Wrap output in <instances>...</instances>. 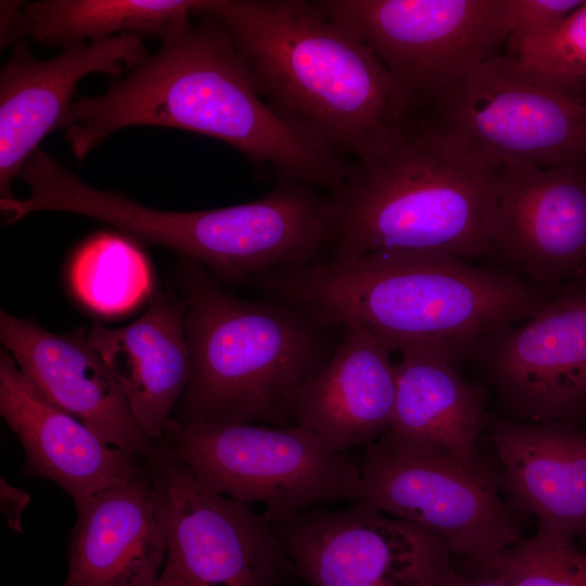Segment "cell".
Listing matches in <instances>:
<instances>
[{
    "label": "cell",
    "instance_id": "1",
    "mask_svg": "<svg viewBox=\"0 0 586 586\" xmlns=\"http://www.w3.org/2000/svg\"><path fill=\"white\" fill-rule=\"evenodd\" d=\"M195 16L170 24L158 51L103 93L75 100L65 139L76 160L123 128L169 127L219 139L276 180L339 189L352 162L282 122L225 27Z\"/></svg>",
    "mask_w": 586,
    "mask_h": 586
},
{
    "label": "cell",
    "instance_id": "2",
    "mask_svg": "<svg viewBox=\"0 0 586 586\" xmlns=\"http://www.w3.org/2000/svg\"><path fill=\"white\" fill-rule=\"evenodd\" d=\"M256 281L324 324L356 322L391 353L423 352L455 367L471 360L486 335L535 315L552 295L512 271L438 252L282 266Z\"/></svg>",
    "mask_w": 586,
    "mask_h": 586
},
{
    "label": "cell",
    "instance_id": "3",
    "mask_svg": "<svg viewBox=\"0 0 586 586\" xmlns=\"http://www.w3.org/2000/svg\"><path fill=\"white\" fill-rule=\"evenodd\" d=\"M228 31L260 95L286 125L355 163L411 117L392 74L321 0H199Z\"/></svg>",
    "mask_w": 586,
    "mask_h": 586
},
{
    "label": "cell",
    "instance_id": "4",
    "mask_svg": "<svg viewBox=\"0 0 586 586\" xmlns=\"http://www.w3.org/2000/svg\"><path fill=\"white\" fill-rule=\"evenodd\" d=\"M502 162L413 114L391 145L353 163L330 192L326 260L387 251L494 256Z\"/></svg>",
    "mask_w": 586,
    "mask_h": 586
},
{
    "label": "cell",
    "instance_id": "5",
    "mask_svg": "<svg viewBox=\"0 0 586 586\" xmlns=\"http://www.w3.org/2000/svg\"><path fill=\"white\" fill-rule=\"evenodd\" d=\"M175 277L192 377L170 419L293 424L297 396L334 351L339 328L284 302L238 297L189 258L179 257Z\"/></svg>",
    "mask_w": 586,
    "mask_h": 586
},
{
    "label": "cell",
    "instance_id": "6",
    "mask_svg": "<svg viewBox=\"0 0 586 586\" xmlns=\"http://www.w3.org/2000/svg\"><path fill=\"white\" fill-rule=\"evenodd\" d=\"M41 212L103 221L126 235L162 245L204 266L220 281L240 282L272 268L307 266L327 258L332 238L329 194L277 179L263 198L206 211H164L86 183L61 163L42 174Z\"/></svg>",
    "mask_w": 586,
    "mask_h": 586
},
{
    "label": "cell",
    "instance_id": "7",
    "mask_svg": "<svg viewBox=\"0 0 586 586\" xmlns=\"http://www.w3.org/2000/svg\"><path fill=\"white\" fill-rule=\"evenodd\" d=\"M162 440L209 491L280 523L326 504L359 502L358 460L297 425L181 423L168 419Z\"/></svg>",
    "mask_w": 586,
    "mask_h": 586
},
{
    "label": "cell",
    "instance_id": "8",
    "mask_svg": "<svg viewBox=\"0 0 586 586\" xmlns=\"http://www.w3.org/2000/svg\"><path fill=\"white\" fill-rule=\"evenodd\" d=\"M358 462L362 502L428 533L480 571L522 538L487 467L388 431L364 447Z\"/></svg>",
    "mask_w": 586,
    "mask_h": 586
},
{
    "label": "cell",
    "instance_id": "9",
    "mask_svg": "<svg viewBox=\"0 0 586 586\" xmlns=\"http://www.w3.org/2000/svg\"><path fill=\"white\" fill-rule=\"evenodd\" d=\"M416 114L500 160L586 168V88L553 84L506 54L483 63Z\"/></svg>",
    "mask_w": 586,
    "mask_h": 586
},
{
    "label": "cell",
    "instance_id": "10",
    "mask_svg": "<svg viewBox=\"0 0 586 586\" xmlns=\"http://www.w3.org/2000/svg\"><path fill=\"white\" fill-rule=\"evenodd\" d=\"M379 58L412 113L499 56L509 0H321Z\"/></svg>",
    "mask_w": 586,
    "mask_h": 586
},
{
    "label": "cell",
    "instance_id": "11",
    "mask_svg": "<svg viewBox=\"0 0 586 586\" xmlns=\"http://www.w3.org/2000/svg\"><path fill=\"white\" fill-rule=\"evenodd\" d=\"M142 458L166 563L186 586H276L296 575L262 513L206 488L162 438Z\"/></svg>",
    "mask_w": 586,
    "mask_h": 586
},
{
    "label": "cell",
    "instance_id": "12",
    "mask_svg": "<svg viewBox=\"0 0 586 586\" xmlns=\"http://www.w3.org/2000/svg\"><path fill=\"white\" fill-rule=\"evenodd\" d=\"M471 360L512 416L527 422L583 417L586 276L563 285L530 318L486 335Z\"/></svg>",
    "mask_w": 586,
    "mask_h": 586
},
{
    "label": "cell",
    "instance_id": "13",
    "mask_svg": "<svg viewBox=\"0 0 586 586\" xmlns=\"http://www.w3.org/2000/svg\"><path fill=\"white\" fill-rule=\"evenodd\" d=\"M272 526L309 586H428L450 565L434 537L362 501L316 507Z\"/></svg>",
    "mask_w": 586,
    "mask_h": 586
},
{
    "label": "cell",
    "instance_id": "14",
    "mask_svg": "<svg viewBox=\"0 0 586 586\" xmlns=\"http://www.w3.org/2000/svg\"><path fill=\"white\" fill-rule=\"evenodd\" d=\"M494 255L549 292L586 276V168L504 158Z\"/></svg>",
    "mask_w": 586,
    "mask_h": 586
},
{
    "label": "cell",
    "instance_id": "15",
    "mask_svg": "<svg viewBox=\"0 0 586 586\" xmlns=\"http://www.w3.org/2000/svg\"><path fill=\"white\" fill-rule=\"evenodd\" d=\"M148 56L139 34L126 33L67 46L48 60L18 41L0 71V199H13L12 182L44 137L73 120L79 81L102 73L122 77Z\"/></svg>",
    "mask_w": 586,
    "mask_h": 586
},
{
    "label": "cell",
    "instance_id": "16",
    "mask_svg": "<svg viewBox=\"0 0 586 586\" xmlns=\"http://www.w3.org/2000/svg\"><path fill=\"white\" fill-rule=\"evenodd\" d=\"M0 340L33 386L109 445L144 455L151 441L137 423L124 391L81 327L46 330L30 318L0 311Z\"/></svg>",
    "mask_w": 586,
    "mask_h": 586
},
{
    "label": "cell",
    "instance_id": "17",
    "mask_svg": "<svg viewBox=\"0 0 586 586\" xmlns=\"http://www.w3.org/2000/svg\"><path fill=\"white\" fill-rule=\"evenodd\" d=\"M0 415L23 447L22 474L56 483L73 501L143 469L142 455L106 444L43 398L5 349L0 352Z\"/></svg>",
    "mask_w": 586,
    "mask_h": 586
},
{
    "label": "cell",
    "instance_id": "18",
    "mask_svg": "<svg viewBox=\"0 0 586 586\" xmlns=\"http://www.w3.org/2000/svg\"><path fill=\"white\" fill-rule=\"evenodd\" d=\"M62 586H160L167 543L143 469L116 486L74 501Z\"/></svg>",
    "mask_w": 586,
    "mask_h": 586
},
{
    "label": "cell",
    "instance_id": "19",
    "mask_svg": "<svg viewBox=\"0 0 586 586\" xmlns=\"http://www.w3.org/2000/svg\"><path fill=\"white\" fill-rule=\"evenodd\" d=\"M341 329L334 351L297 396L293 424L347 453L368 446L390 429L396 369L392 353L370 331L356 322Z\"/></svg>",
    "mask_w": 586,
    "mask_h": 586
},
{
    "label": "cell",
    "instance_id": "20",
    "mask_svg": "<svg viewBox=\"0 0 586 586\" xmlns=\"http://www.w3.org/2000/svg\"><path fill=\"white\" fill-rule=\"evenodd\" d=\"M184 314V298L170 286L157 285L137 320L122 328L95 323L87 334L151 441L162 438L164 425L192 377Z\"/></svg>",
    "mask_w": 586,
    "mask_h": 586
},
{
    "label": "cell",
    "instance_id": "21",
    "mask_svg": "<svg viewBox=\"0 0 586 586\" xmlns=\"http://www.w3.org/2000/svg\"><path fill=\"white\" fill-rule=\"evenodd\" d=\"M500 485L538 527L586 537V431L572 422L501 421L491 432Z\"/></svg>",
    "mask_w": 586,
    "mask_h": 586
},
{
    "label": "cell",
    "instance_id": "22",
    "mask_svg": "<svg viewBox=\"0 0 586 586\" xmlns=\"http://www.w3.org/2000/svg\"><path fill=\"white\" fill-rule=\"evenodd\" d=\"M396 369V397L390 433L486 468L477 449L483 392L451 364L428 353L406 351Z\"/></svg>",
    "mask_w": 586,
    "mask_h": 586
},
{
    "label": "cell",
    "instance_id": "23",
    "mask_svg": "<svg viewBox=\"0 0 586 586\" xmlns=\"http://www.w3.org/2000/svg\"><path fill=\"white\" fill-rule=\"evenodd\" d=\"M199 0H40L24 4L22 39L60 47L126 33L161 36Z\"/></svg>",
    "mask_w": 586,
    "mask_h": 586
},
{
    "label": "cell",
    "instance_id": "24",
    "mask_svg": "<svg viewBox=\"0 0 586 586\" xmlns=\"http://www.w3.org/2000/svg\"><path fill=\"white\" fill-rule=\"evenodd\" d=\"M69 279L85 305L106 315L127 311L152 292L145 256L130 237L115 232L95 233L78 247Z\"/></svg>",
    "mask_w": 586,
    "mask_h": 586
},
{
    "label": "cell",
    "instance_id": "25",
    "mask_svg": "<svg viewBox=\"0 0 586 586\" xmlns=\"http://www.w3.org/2000/svg\"><path fill=\"white\" fill-rule=\"evenodd\" d=\"M486 572L507 586H586V553L573 537L538 527L509 547Z\"/></svg>",
    "mask_w": 586,
    "mask_h": 586
},
{
    "label": "cell",
    "instance_id": "26",
    "mask_svg": "<svg viewBox=\"0 0 586 586\" xmlns=\"http://www.w3.org/2000/svg\"><path fill=\"white\" fill-rule=\"evenodd\" d=\"M506 55L547 80L571 89L586 88V0L542 36Z\"/></svg>",
    "mask_w": 586,
    "mask_h": 586
},
{
    "label": "cell",
    "instance_id": "27",
    "mask_svg": "<svg viewBox=\"0 0 586 586\" xmlns=\"http://www.w3.org/2000/svg\"><path fill=\"white\" fill-rule=\"evenodd\" d=\"M584 1L509 0L511 33L507 41V53L523 41L547 33Z\"/></svg>",
    "mask_w": 586,
    "mask_h": 586
},
{
    "label": "cell",
    "instance_id": "28",
    "mask_svg": "<svg viewBox=\"0 0 586 586\" xmlns=\"http://www.w3.org/2000/svg\"><path fill=\"white\" fill-rule=\"evenodd\" d=\"M31 496L26 491L11 485L4 477L0 479V508L8 525L14 532L23 533L22 515L30 504Z\"/></svg>",
    "mask_w": 586,
    "mask_h": 586
},
{
    "label": "cell",
    "instance_id": "29",
    "mask_svg": "<svg viewBox=\"0 0 586 586\" xmlns=\"http://www.w3.org/2000/svg\"><path fill=\"white\" fill-rule=\"evenodd\" d=\"M23 1H8L2 0L0 2V47L4 49L12 44L17 43L21 36V20L22 10L24 7Z\"/></svg>",
    "mask_w": 586,
    "mask_h": 586
},
{
    "label": "cell",
    "instance_id": "30",
    "mask_svg": "<svg viewBox=\"0 0 586 586\" xmlns=\"http://www.w3.org/2000/svg\"><path fill=\"white\" fill-rule=\"evenodd\" d=\"M429 586H507L495 575L480 571L476 575L460 574L449 565L443 570Z\"/></svg>",
    "mask_w": 586,
    "mask_h": 586
},
{
    "label": "cell",
    "instance_id": "31",
    "mask_svg": "<svg viewBox=\"0 0 586 586\" xmlns=\"http://www.w3.org/2000/svg\"><path fill=\"white\" fill-rule=\"evenodd\" d=\"M160 586H186V584L176 570L166 563Z\"/></svg>",
    "mask_w": 586,
    "mask_h": 586
}]
</instances>
